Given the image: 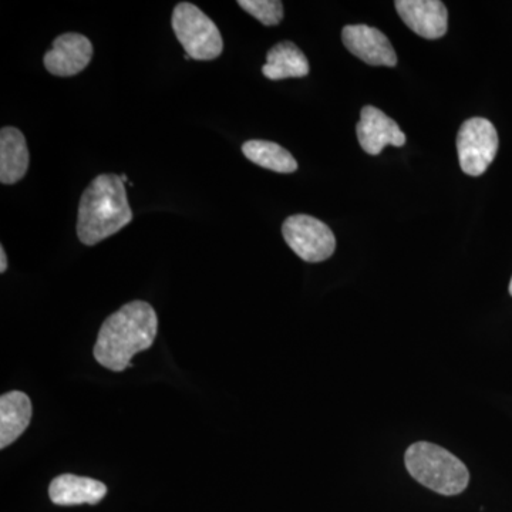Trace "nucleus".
I'll return each mask as SVG.
<instances>
[{
  "instance_id": "f257e3e1",
  "label": "nucleus",
  "mask_w": 512,
  "mask_h": 512,
  "mask_svg": "<svg viewBox=\"0 0 512 512\" xmlns=\"http://www.w3.org/2000/svg\"><path fill=\"white\" fill-rule=\"evenodd\" d=\"M157 330V313L150 303H127L104 320L94 345V357L111 372H123L137 353L153 346Z\"/></svg>"
},
{
  "instance_id": "f03ea898",
  "label": "nucleus",
  "mask_w": 512,
  "mask_h": 512,
  "mask_svg": "<svg viewBox=\"0 0 512 512\" xmlns=\"http://www.w3.org/2000/svg\"><path fill=\"white\" fill-rule=\"evenodd\" d=\"M133 220L126 185L119 175L101 174L83 192L77 215V235L84 245L99 244Z\"/></svg>"
},
{
  "instance_id": "7ed1b4c3",
  "label": "nucleus",
  "mask_w": 512,
  "mask_h": 512,
  "mask_svg": "<svg viewBox=\"0 0 512 512\" xmlns=\"http://www.w3.org/2000/svg\"><path fill=\"white\" fill-rule=\"evenodd\" d=\"M404 461L410 476L437 494H461L470 481V473L463 461L446 448L427 441H419L407 448Z\"/></svg>"
},
{
  "instance_id": "20e7f679",
  "label": "nucleus",
  "mask_w": 512,
  "mask_h": 512,
  "mask_svg": "<svg viewBox=\"0 0 512 512\" xmlns=\"http://www.w3.org/2000/svg\"><path fill=\"white\" fill-rule=\"evenodd\" d=\"M173 30L185 55L194 60H214L224 50V40L214 22L192 3L181 2L174 8Z\"/></svg>"
},
{
  "instance_id": "39448f33",
  "label": "nucleus",
  "mask_w": 512,
  "mask_h": 512,
  "mask_svg": "<svg viewBox=\"0 0 512 512\" xmlns=\"http://www.w3.org/2000/svg\"><path fill=\"white\" fill-rule=\"evenodd\" d=\"M497 130L491 121L474 117L463 123L457 136L458 160L461 170L471 177H480L498 153Z\"/></svg>"
},
{
  "instance_id": "423d86ee",
  "label": "nucleus",
  "mask_w": 512,
  "mask_h": 512,
  "mask_svg": "<svg viewBox=\"0 0 512 512\" xmlns=\"http://www.w3.org/2000/svg\"><path fill=\"white\" fill-rule=\"evenodd\" d=\"M282 234L288 247L306 262L326 261L336 249L332 229L311 215L298 214L286 218Z\"/></svg>"
},
{
  "instance_id": "0eeeda50",
  "label": "nucleus",
  "mask_w": 512,
  "mask_h": 512,
  "mask_svg": "<svg viewBox=\"0 0 512 512\" xmlns=\"http://www.w3.org/2000/svg\"><path fill=\"white\" fill-rule=\"evenodd\" d=\"M93 45L80 33H63L53 42L52 50L46 53L47 72L57 77H72L83 72L92 62Z\"/></svg>"
},
{
  "instance_id": "6e6552de",
  "label": "nucleus",
  "mask_w": 512,
  "mask_h": 512,
  "mask_svg": "<svg viewBox=\"0 0 512 512\" xmlns=\"http://www.w3.org/2000/svg\"><path fill=\"white\" fill-rule=\"evenodd\" d=\"M360 147L370 156L382 153L386 146L403 147L406 134L393 119L373 106L363 107L356 127Z\"/></svg>"
},
{
  "instance_id": "1a4fd4ad",
  "label": "nucleus",
  "mask_w": 512,
  "mask_h": 512,
  "mask_svg": "<svg viewBox=\"0 0 512 512\" xmlns=\"http://www.w3.org/2000/svg\"><path fill=\"white\" fill-rule=\"evenodd\" d=\"M343 45L352 55L370 66L394 67L396 52L392 43L379 29L366 25H350L342 30Z\"/></svg>"
},
{
  "instance_id": "9d476101",
  "label": "nucleus",
  "mask_w": 512,
  "mask_h": 512,
  "mask_svg": "<svg viewBox=\"0 0 512 512\" xmlns=\"http://www.w3.org/2000/svg\"><path fill=\"white\" fill-rule=\"evenodd\" d=\"M403 22L424 39H440L446 35L448 12L439 0H397L394 3Z\"/></svg>"
},
{
  "instance_id": "9b49d317",
  "label": "nucleus",
  "mask_w": 512,
  "mask_h": 512,
  "mask_svg": "<svg viewBox=\"0 0 512 512\" xmlns=\"http://www.w3.org/2000/svg\"><path fill=\"white\" fill-rule=\"evenodd\" d=\"M107 494L106 484L89 477L62 474L49 485V497L53 504L70 505L99 504Z\"/></svg>"
},
{
  "instance_id": "f8f14e48",
  "label": "nucleus",
  "mask_w": 512,
  "mask_h": 512,
  "mask_svg": "<svg viewBox=\"0 0 512 512\" xmlns=\"http://www.w3.org/2000/svg\"><path fill=\"white\" fill-rule=\"evenodd\" d=\"M29 150L22 131L3 127L0 131V181L12 185L25 177L29 170Z\"/></svg>"
},
{
  "instance_id": "ddd939ff",
  "label": "nucleus",
  "mask_w": 512,
  "mask_h": 512,
  "mask_svg": "<svg viewBox=\"0 0 512 512\" xmlns=\"http://www.w3.org/2000/svg\"><path fill=\"white\" fill-rule=\"evenodd\" d=\"M32 420L28 394L9 392L0 397V448H6L25 433Z\"/></svg>"
},
{
  "instance_id": "4468645a",
  "label": "nucleus",
  "mask_w": 512,
  "mask_h": 512,
  "mask_svg": "<svg viewBox=\"0 0 512 512\" xmlns=\"http://www.w3.org/2000/svg\"><path fill=\"white\" fill-rule=\"evenodd\" d=\"M262 73L269 80L305 77L309 74V62L295 43L281 42L269 50Z\"/></svg>"
},
{
  "instance_id": "2eb2a0df",
  "label": "nucleus",
  "mask_w": 512,
  "mask_h": 512,
  "mask_svg": "<svg viewBox=\"0 0 512 512\" xmlns=\"http://www.w3.org/2000/svg\"><path fill=\"white\" fill-rule=\"evenodd\" d=\"M242 153L252 163L275 173L292 174L298 170L292 154L272 141L249 140L242 146Z\"/></svg>"
},
{
  "instance_id": "dca6fc26",
  "label": "nucleus",
  "mask_w": 512,
  "mask_h": 512,
  "mask_svg": "<svg viewBox=\"0 0 512 512\" xmlns=\"http://www.w3.org/2000/svg\"><path fill=\"white\" fill-rule=\"evenodd\" d=\"M238 5L265 26L279 25L284 19V5L278 0H239Z\"/></svg>"
},
{
  "instance_id": "f3484780",
  "label": "nucleus",
  "mask_w": 512,
  "mask_h": 512,
  "mask_svg": "<svg viewBox=\"0 0 512 512\" xmlns=\"http://www.w3.org/2000/svg\"><path fill=\"white\" fill-rule=\"evenodd\" d=\"M6 269H8V258H6L5 248L0 247V272L5 274Z\"/></svg>"
},
{
  "instance_id": "a211bd4d",
  "label": "nucleus",
  "mask_w": 512,
  "mask_h": 512,
  "mask_svg": "<svg viewBox=\"0 0 512 512\" xmlns=\"http://www.w3.org/2000/svg\"><path fill=\"white\" fill-rule=\"evenodd\" d=\"M121 180H123V183H126L127 175L126 174L121 175Z\"/></svg>"
},
{
  "instance_id": "6ab92c4d",
  "label": "nucleus",
  "mask_w": 512,
  "mask_h": 512,
  "mask_svg": "<svg viewBox=\"0 0 512 512\" xmlns=\"http://www.w3.org/2000/svg\"><path fill=\"white\" fill-rule=\"evenodd\" d=\"M510 293H511V296H512V278H511V284H510Z\"/></svg>"
}]
</instances>
